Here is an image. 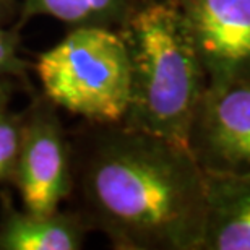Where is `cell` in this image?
I'll return each instance as SVG.
<instances>
[{
  "instance_id": "6da1fadb",
  "label": "cell",
  "mask_w": 250,
  "mask_h": 250,
  "mask_svg": "<svg viewBox=\"0 0 250 250\" xmlns=\"http://www.w3.org/2000/svg\"><path fill=\"white\" fill-rule=\"evenodd\" d=\"M93 216L127 250H202L207 176L187 148L133 128L109 135L84 174Z\"/></svg>"
},
{
  "instance_id": "7a4b0ae2",
  "label": "cell",
  "mask_w": 250,
  "mask_h": 250,
  "mask_svg": "<svg viewBox=\"0 0 250 250\" xmlns=\"http://www.w3.org/2000/svg\"><path fill=\"white\" fill-rule=\"evenodd\" d=\"M121 23L130 65L125 127L190 149L207 75L186 15L176 0H149L128 10Z\"/></svg>"
},
{
  "instance_id": "3957f363",
  "label": "cell",
  "mask_w": 250,
  "mask_h": 250,
  "mask_svg": "<svg viewBox=\"0 0 250 250\" xmlns=\"http://www.w3.org/2000/svg\"><path fill=\"white\" fill-rule=\"evenodd\" d=\"M36 72L54 104L101 124L124 121L130 101V65L122 36L83 24L39 54Z\"/></svg>"
},
{
  "instance_id": "277c9868",
  "label": "cell",
  "mask_w": 250,
  "mask_h": 250,
  "mask_svg": "<svg viewBox=\"0 0 250 250\" xmlns=\"http://www.w3.org/2000/svg\"><path fill=\"white\" fill-rule=\"evenodd\" d=\"M188 145L205 174L250 172V82L207 83Z\"/></svg>"
},
{
  "instance_id": "5b68a950",
  "label": "cell",
  "mask_w": 250,
  "mask_h": 250,
  "mask_svg": "<svg viewBox=\"0 0 250 250\" xmlns=\"http://www.w3.org/2000/svg\"><path fill=\"white\" fill-rule=\"evenodd\" d=\"M207 83L250 82V0H176Z\"/></svg>"
},
{
  "instance_id": "8992f818",
  "label": "cell",
  "mask_w": 250,
  "mask_h": 250,
  "mask_svg": "<svg viewBox=\"0 0 250 250\" xmlns=\"http://www.w3.org/2000/svg\"><path fill=\"white\" fill-rule=\"evenodd\" d=\"M13 179L26 211L57 213L72 179L67 146L57 122L51 117H34L23 127Z\"/></svg>"
},
{
  "instance_id": "52a82bcc",
  "label": "cell",
  "mask_w": 250,
  "mask_h": 250,
  "mask_svg": "<svg viewBox=\"0 0 250 250\" xmlns=\"http://www.w3.org/2000/svg\"><path fill=\"white\" fill-rule=\"evenodd\" d=\"M205 176L208 214L202 250H250V172Z\"/></svg>"
},
{
  "instance_id": "ba28073f",
  "label": "cell",
  "mask_w": 250,
  "mask_h": 250,
  "mask_svg": "<svg viewBox=\"0 0 250 250\" xmlns=\"http://www.w3.org/2000/svg\"><path fill=\"white\" fill-rule=\"evenodd\" d=\"M82 241V228L57 213L8 209L0 221V250H77Z\"/></svg>"
},
{
  "instance_id": "9c48e42d",
  "label": "cell",
  "mask_w": 250,
  "mask_h": 250,
  "mask_svg": "<svg viewBox=\"0 0 250 250\" xmlns=\"http://www.w3.org/2000/svg\"><path fill=\"white\" fill-rule=\"evenodd\" d=\"M128 0H23L28 15H46L59 21L83 26L99 24L125 17Z\"/></svg>"
},
{
  "instance_id": "30bf717a",
  "label": "cell",
  "mask_w": 250,
  "mask_h": 250,
  "mask_svg": "<svg viewBox=\"0 0 250 250\" xmlns=\"http://www.w3.org/2000/svg\"><path fill=\"white\" fill-rule=\"evenodd\" d=\"M3 114H0V181L13 177L23 130L15 119Z\"/></svg>"
},
{
  "instance_id": "8fae6325",
  "label": "cell",
  "mask_w": 250,
  "mask_h": 250,
  "mask_svg": "<svg viewBox=\"0 0 250 250\" xmlns=\"http://www.w3.org/2000/svg\"><path fill=\"white\" fill-rule=\"evenodd\" d=\"M23 70V61L17 54L15 34L0 28V73H18Z\"/></svg>"
},
{
  "instance_id": "7c38bea8",
  "label": "cell",
  "mask_w": 250,
  "mask_h": 250,
  "mask_svg": "<svg viewBox=\"0 0 250 250\" xmlns=\"http://www.w3.org/2000/svg\"><path fill=\"white\" fill-rule=\"evenodd\" d=\"M5 106H7V93H5L3 86L0 84V114H3Z\"/></svg>"
},
{
  "instance_id": "4fadbf2b",
  "label": "cell",
  "mask_w": 250,
  "mask_h": 250,
  "mask_svg": "<svg viewBox=\"0 0 250 250\" xmlns=\"http://www.w3.org/2000/svg\"><path fill=\"white\" fill-rule=\"evenodd\" d=\"M0 10H2V7H0Z\"/></svg>"
}]
</instances>
